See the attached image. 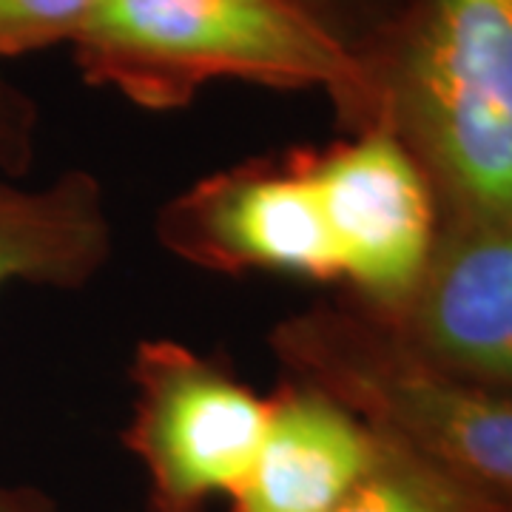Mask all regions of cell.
I'll list each match as a JSON object with an SVG mask.
<instances>
[{
  "instance_id": "1",
  "label": "cell",
  "mask_w": 512,
  "mask_h": 512,
  "mask_svg": "<svg viewBox=\"0 0 512 512\" xmlns=\"http://www.w3.org/2000/svg\"><path fill=\"white\" fill-rule=\"evenodd\" d=\"M356 49L441 220L512 225V0H404Z\"/></svg>"
},
{
  "instance_id": "2",
  "label": "cell",
  "mask_w": 512,
  "mask_h": 512,
  "mask_svg": "<svg viewBox=\"0 0 512 512\" xmlns=\"http://www.w3.org/2000/svg\"><path fill=\"white\" fill-rule=\"evenodd\" d=\"M72 55L86 83L146 111L234 80L322 94L345 131L370 120L359 49L293 0H100Z\"/></svg>"
},
{
  "instance_id": "3",
  "label": "cell",
  "mask_w": 512,
  "mask_h": 512,
  "mask_svg": "<svg viewBox=\"0 0 512 512\" xmlns=\"http://www.w3.org/2000/svg\"><path fill=\"white\" fill-rule=\"evenodd\" d=\"M268 348L285 379L328 393L376 430L512 501V393L430 365L353 305L282 316Z\"/></svg>"
},
{
  "instance_id": "4",
  "label": "cell",
  "mask_w": 512,
  "mask_h": 512,
  "mask_svg": "<svg viewBox=\"0 0 512 512\" xmlns=\"http://www.w3.org/2000/svg\"><path fill=\"white\" fill-rule=\"evenodd\" d=\"M131 416L120 441L146 476L148 512H205L254 464L271 396L171 336L140 339L128 362Z\"/></svg>"
},
{
  "instance_id": "5",
  "label": "cell",
  "mask_w": 512,
  "mask_h": 512,
  "mask_svg": "<svg viewBox=\"0 0 512 512\" xmlns=\"http://www.w3.org/2000/svg\"><path fill=\"white\" fill-rule=\"evenodd\" d=\"M299 154L350 305L376 322H393L439 239V202L427 174L382 123L348 131L330 146H299Z\"/></svg>"
},
{
  "instance_id": "6",
  "label": "cell",
  "mask_w": 512,
  "mask_h": 512,
  "mask_svg": "<svg viewBox=\"0 0 512 512\" xmlns=\"http://www.w3.org/2000/svg\"><path fill=\"white\" fill-rule=\"evenodd\" d=\"M154 231L168 254L208 274L339 282L328 225L299 148L185 185L160 208Z\"/></svg>"
},
{
  "instance_id": "7",
  "label": "cell",
  "mask_w": 512,
  "mask_h": 512,
  "mask_svg": "<svg viewBox=\"0 0 512 512\" xmlns=\"http://www.w3.org/2000/svg\"><path fill=\"white\" fill-rule=\"evenodd\" d=\"M382 325L430 365L512 393V225L441 220L416 291Z\"/></svg>"
},
{
  "instance_id": "8",
  "label": "cell",
  "mask_w": 512,
  "mask_h": 512,
  "mask_svg": "<svg viewBox=\"0 0 512 512\" xmlns=\"http://www.w3.org/2000/svg\"><path fill=\"white\" fill-rule=\"evenodd\" d=\"M111 256L109 197L92 171L69 168L40 185L0 174V291H80L109 268ZM0 512H57V504L32 484H0Z\"/></svg>"
},
{
  "instance_id": "9",
  "label": "cell",
  "mask_w": 512,
  "mask_h": 512,
  "mask_svg": "<svg viewBox=\"0 0 512 512\" xmlns=\"http://www.w3.org/2000/svg\"><path fill=\"white\" fill-rule=\"evenodd\" d=\"M382 433L311 384L282 379L231 512H330L373 470Z\"/></svg>"
},
{
  "instance_id": "10",
  "label": "cell",
  "mask_w": 512,
  "mask_h": 512,
  "mask_svg": "<svg viewBox=\"0 0 512 512\" xmlns=\"http://www.w3.org/2000/svg\"><path fill=\"white\" fill-rule=\"evenodd\" d=\"M330 512H512V501L382 433L373 470Z\"/></svg>"
},
{
  "instance_id": "11",
  "label": "cell",
  "mask_w": 512,
  "mask_h": 512,
  "mask_svg": "<svg viewBox=\"0 0 512 512\" xmlns=\"http://www.w3.org/2000/svg\"><path fill=\"white\" fill-rule=\"evenodd\" d=\"M100 0H0V63L72 46Z\"/></svg>"
},
{
  "instance_id": "12",
  "label": "cell",
  "mask_w": 512,
  "mask_h": 512,
  "mask_svg": "<svg viewBox=\"0 0 512 512\" xmlns=\"http://www.w3.org/2000/svg\"><path fill=\"white\" fill-rule=\"evenodd\" d=\"M40 109L35 97L0 72V174L23 180L37 157Z\"/></svg>"
},
{
  "instance_id": "13",
  "label": "cell",
  "mask_w": 512,
  "mask_h": 512,
  "mask_svg": "<svg viewBox=\"0 0 512 512\" xmlns=\"http://www.w3.org/2000/svg\"><path fill=\"white\" fill-rule=\"evenodd\" d=\"M299 9L325 23L330 32L359 46L384 20H390L404 0H293Z\"/></svg>"
}]
</instances>
